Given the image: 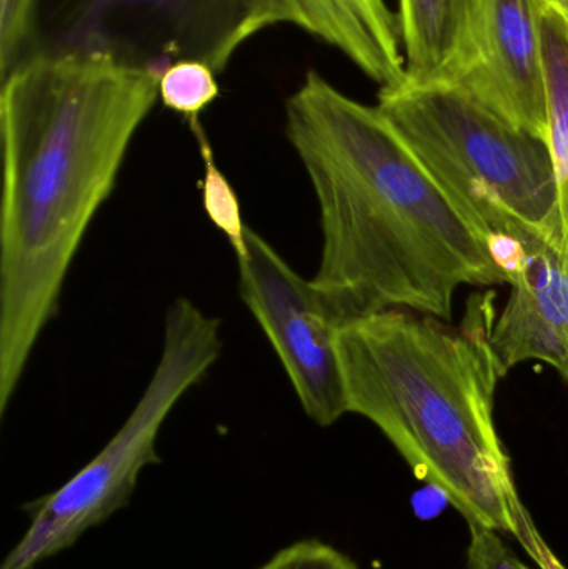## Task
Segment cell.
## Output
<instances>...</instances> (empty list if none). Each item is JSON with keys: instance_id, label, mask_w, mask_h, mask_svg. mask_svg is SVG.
Masks as SVG:
<instances>
[{"instance_id": "6da1fadb", "label": "cell", "mask_w": 568, "mask_h": 569, "mask_svg": "<svg viewBox=\"0 0 568 569\" xmlns=\"http://www.w3.org/2000/svg\"><path fill=\"white\" fill-rule=\"evenodd\" d=\"M156 73L106 57H32L2 77L0 415L59 308L90 223L159 100Z\"/></svg>"}, {"instance_id": "7a4b0ae2", "label": "cell", "mask_w": 568, "mask_h": 569, "mask_svg": "<svg viewBox=\"0 0 568 569\" xmlns=\"http://www.w3.org/2000/svg\"><path fill=\"white\" fill-rule=\"evenodd\" d=\"M286 132L319 203L312 282L340 323L399 308L450 321L459 287L507 283L379 107L309 72L287 100Z\"/></svg>"}, {"instance_id": "3957f363", "label": "cell", "mask_w": 568, "mask_h": 569, "mask_svg": "<svg viewBox=\"0 0 568 569\" xmlns=\"http://www.w3.org/2000/svg\"><path fill=\"white\" fill-rule=\"evenodd\" d=\"M492 297L470 300L459 328L402 310L352 318L337 347L349 413L372 421L467 523L517 538L527 510L494 420L506 375L490 347Z\"/></svg>"}, {"instance_id": "277c9868", "label": "cell", "mask_w": 568, "mask_h": 569, "mask_svg": "<svg viewBox=\"0 0 568 569\" xmlns=\"http://www.w3.org/2000/svg\"><path fill=\"white\" fill-rule=\"evenodd\" d=\"M380 112L490 253L564 227L549 142L452 83L380 90Z\"/></svg>"}, {"instance_id": "5b68a950", "label": "cell", "mask_w": 568, "mask_h": 569, "mask_svg": "<svg viewBox=\"0 0 568 569\" xmlns=\"http://www.w3.org/2000/svg\"><path fill=\"white\" fill-rule=\"evenodd\" d=\"M220 323L189 298L167 311L160 360L132 413L67 483L22 507L30 517L0 569H33L129 505L143 468L160 463L157 438L180 398L220 357Z\"/></svg>"}, {"instance_id": "8992f818", "label": "cell", "mask_w": 568, "mask_h": 569, "mask_svg": "<svg viewBox=\"0 0 568 569\" xmlns=\"http://www.w3.org/2000/svg\"><path fill=\"white\" fill-rule=\"evenodd\" d=\"M257 33L252 0H36L26 60L80 53L159 77L200 60L220 73Z\"/></svg>"}, {"instance_id": "52a82bcc", "label": "cell", "mask_w": 568, "mask_h": 569, "mask_svg": "<svg viewBox=\"0 0 568 569\" xmlns=\"http://www.w3.org/2000/svg\"><path fill=\"white\" fill-rule=\"evenodd\" d=\"M239 291L279 357L300 407L319 427H332L347 410L340 368V321L312 280L296 272L256 230L247 229Z\"/></svg>"}, {"instance_id": "ba28073f", "label": "cell", "mask_w": 568, "mask_h": 569, "mask_svg": "<svg viewBox=\"0 0 568 569\" xmlns=\"http://www.w3.org/2000/svg\"><path fill=\"white\" fill-rule=\"evenodd\" d=\"M452 86L549 142L539 0H480L469 57Z\"/></svg>"}, {"instance_id": "9c48e42d", "label": "cell", "mask_w": 568, "mask_h": 569, "mask_svg": "<svg viewBox=\"0 0 568 569\" xmlns=\"http://www.w3.org/2000/svg\"><path fill=\"white\" fill-rule=\"evenodd\" d=\"M509 300L494 323L490 347L504 375L524 361L552 367L568 387V222L530 247L509 280Z\"/></svg>"}, {"instance_id": "30bf717a", "label": "cell", "mask_w": 568, "mask_h": 569, "mask_svg": "<svg viewBox=\"0 0 568 569\" xmlns=\"http://www.w3.org/2000/svg\"><path fill=\"white\" fill-rule=\"evenodd\" d=\"M257 29L292 26L329 43L380 90L406 86L397 17L383 0H252Z\"/></svg>"}, {"instance_id": "8fae6325", "label": "cell", "mask_w": 568, "mask_h": 569, "mask_svg": "<svg viewBox=\"0 0 568 569\" xmlns=\"http://www.w3.org/2000/svg\"><path fill=\"white\" fill-rule=\"evenodd\" d=\"M480 0H399L403 87L454 83L466 66Z\"/></svg>"}, {"instance_id": "7c38bea8", "label": "cell", "mask_w": 568, "mask_h": 569, "mask_svg": "<svg viewBox=\"0 0 568 569\" xmlns=\"http://www.w3.org/2000/svg\"><path fill=\"white\" fill-rule=\"evenodd\" d=\"M547 102H549V146L559 177L560 210L568 222V26L552 10L540 7Z\"/></svg>"}, {"instance_id": "4fadbf2b", "label": "cell", "mask_w": 568, "mask_h": 569, "mask_svg": "<svg viewBox=\"0 0 568 569\" xmlns=\"http://www.w3.org/2000/svg\"><path fill=\"white\" fill-rule=\"evenodd\" d=\"M190 130L199 143L200 159L203 163V176L199 182L200 199L203 212L219 232L226 236L237 259L247 253V229L243 222L242 207L230 180L217 166L216 153L203 132L202 122L189 123Z\"/></svg>"}, {"instance_id": "5bb4252c", "label": "cell", "mask_w": 568, "mask_h": 569, "mask_svg": "<svg viewBox=\"0 0 568 569\" xmlns=\"http://www.w3.org/2000/svg\"><path fill=\"white\" fill-rule=\"evenodd\" d=\"M220 96L217 72L200 60H180L163 70L159 80V100L166 109L179 113L187 123L200 120Z\"/></svg>"}, {"instance_id": "9a60e30c", "label": "cell", "mask_w": 568, "mask_h": 569, "mask_svg": "<svg viewBox=\"0 0 568 569\" xmlns=\"http://www.w3.org/2000/svg\"><path fill=\"white\" fill-rule=\"evenodd\" d=\"M36 0H0V77L26 60Z\"/></svg>"}, {"instance_id": "2e32d148", "label": "cell", "mask_w": 568, "mask_h": 569, "mask_svg": "<svg viewBox=\"0 0 568 569\" xmlns=\"http://www.w3.org/2000/svg\"><path fill=\"white\" fill-rule=\"evenodd\" d=\"M259 569H359L342 551L319 540L299 541Z\"/></svg>"}, {"instance_id": "e0dca14e", "label": "cell", "mask_w": 568, "mask_h": 569, "mask_svg": "<svg viewBox=\"0 0 568 569\" xmlns=\"http://www.w3.org/2000/svg\"><path fill=\"white\" fill-rule=\"evenodd\" d=\"M470 543L467 569H529L509 550L500 531L469 521Z\"/></svg>"}, {"instance_id": "ac0fdd59", "label": "cell", "mask_w": 568, "mask_h": 569, "mask_svg": "<svg viewBox=\"0 0 568 569\" xmlns=\"http://www.w3.org/2000/svg\"><path fill=\"white\" fill-rule=\"evenodd\" d=\"M542 9L552 10L568 26V0H539Z\"/></svg>"}]
</instances>
